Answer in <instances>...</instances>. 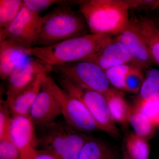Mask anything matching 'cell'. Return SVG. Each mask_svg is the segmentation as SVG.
<instances>
[{
  "label": "cell",
  "instance_id": "cell-1",
  "mask_svg": "<svg viewBox=\"0 0 159 159\" xmlns=\"http://www.w3.org/2000/svg\"><path fill=\"white\" fill-rule=\"evenodd\" d=\"M112 39L104 34L90 33L51 46L32 47L29 51L31 56L54 67L86 60Z\"/></svg>",
  "mask_w": 159,
  "mask_h": 159
},
{
  "label": "cell",
  "instance_id": "cell-2",
  "mask_svg": "<svg viewBox=\"0 0 159 159\" xmlns=\"http://www.w3.org/2000/svg\"><path fill=\"white\" fill-rule=\"evenodd\" d=\"M75 3L92 34L118 35L130 20L125 0H82Z\"/></svg>",
  "mask_w": 159,
  "mask_h": 159
},
{
  "label": "cell",
  "instance_id": "cell-3",
  "mask_svg": "<svg viewBox=\"0 0 159 159\" xmlns=\"http://www.w3.org/2000/svg\"><path fill=\"white\" fill-rule=\"evenodd\" d=\"M87 25L82 14L74 11L67 2L42 17L35 45L46 47L66 40L84 35Z\"/></svg>",
  "mask_w": 159,
  "mask_h": 159
},
{
  "label": "cell",
  "instance_id": "cell-4",
  "mask_svg": "<svg viewBox=\"0 0 159 159\" xmlns=\"http://www.w3.org/2000/svg\"><path fill=\"white\" fill-rule=\"evenodd\" d=\"M43 130L38 137V147L54 153L61 159H77L89 138L65 121L54 122Z\"/></svg>",
  "mask_w": 159,
  "mask_h": 159
},
{
  "label": "cell",
  "instance_id": "cell-5",
  "mask_svg": "<svg viewBox=\"0 0 159 159\" xmlns=\"http://www.w3.org/2000/svg\"><path fill=\"white\" fill-rule=\"evenodd\" d=\"M52 71L83 89L104 94L110 88L105 71L90 61L67 63L54 67Z\"/></svg>",
  "mask_w": 159,
  "mask_h": 159
},
{
  "label": "cell",
  "instance_id": "cell-6",
  "mask_svg": "<svg viewBox=\"0 0 159 159\" xmlns=\"http://www.w3.org/2000/svg\"><path fill=\"white\" fill-rule=\"evenodd\" d=\"M47 81L67 123L83 133L100 130L88 109L80 99L59 87L48 76Z\"/></svg>",
  "mask_w": 159,
  "mask_h": 159
},
{
  "label": "cell",
  "instance_id": "cell-7",
  "mask_svg": "<svg viewBox=\"0 0 159 159\" xmlns=\"http://www.w3.org/2000/svg\"><path fill=\"white\" fill-rule=\"evenodd\" d=\"M60 84L65 90L79 98L84 103L100 130L111 136L119 137V130L111 115L104 94L83 89L62 77L60 79Z\"/></svg>",
  "mask_w": 159,
  "mask_h": 159
},
{
  "label": "cell",
  "instance_id": "cell-8",
  "mask_svg": "<svg viewBox=\"0 0 159 159\" xmlns=\"http://www.w3.org/2000/svg\"><path fill=\"white\" fill-rule=\"evenodd\" d=\"M42 21L39 13L29 10L24 4L15 19L0 36V42L11 39L25 48L31 49L37 40Z\"/></svg>",
  "mask_w": 159,
  "mask_h": 159
},
{
  "label": "cell",
  "instance_id": "cell-9",
  "mask_svg": "<svg viewBox=\"0 0 159 159\" xmlns=\"http://www.w3.org/2000/svg\"><path fill=\"white\" fill-rule=\"evenodd\" d=\"M115 39L121 43L130 54L132 65L142 70L155 62L137 24V18L130 17L126 28Z\"/></svg>",
  "mask_w": 159,
  "mask_h": 159
},
{
  "label": "cell",
  "instance_id": "cell-10",
  "mask_svg": "<svg viewBox=\"0 0 159 159\" xmlns=\"http://www.w3.org/2000/svg\"><path fill=\"white\" fill-rule=\"evenodd\" d=\"M53 70V67L37 59H29L21 65L9 76L6 92V102L14 99L32 83L42 73Z\"/></svg>",
  "mask_w": 159,
  "mask_h": 159
},
{
  "label": "cell",
  "instance_id": "cell-11",
  "mask_svg": "<svg viewBox=\"0 0 159 159\" xmlns=\"http://www.w3.org/2000/svg\"><path fill=\"white\" fill-rule=\"evenodd\" d=\"M35 127L29 116H12L8 136L20 152L23 159H30L38 148Z\"/></svg>",
  "mask_w": 159,
  "mask_h": 159
},
{
  "label": "cell",
  "instance_id": "cell-12",
  "mask_svg": "<svg viewBox=\"0 0 159 159\" xmlns=\"http://www.w3.org/2000/svg\"><path fill=\"white\" fill-rule=\"evenodd\" d=\"M47 77L29 114L35 126L42 130L56 122L61 114L59 104L48 84Z\"/></svg>",
  "mask_w": 159,
  "mask_h": 159
},
{
  "label": "cell",
  "instance_id": "cell-13",
  "mask_svg": "<svg viewBox=\"0 0 159 159\" xmlns=\"http://www.w3.org/2000/svg\"><path fill=\"white\" fill-rule=\"evenodd\" d=\"M30 49L25 48L11 39L0 42V77L8 79L11 73L31 56Z\"/></svg>",
  "mask_w": 159,
  "mask_h": 159
},
{
  "label": "cell",
  "instance_id": "cell-14",
  "mask_svg": "<svg viewBox=\"0 0 159 159\" xmlns=\"http://www.w3.org/2000/svg\"><path fill=\"white\" fill-rule=\"evenodd\" d=\"M84 61L94 63L104 70L132 62L130 54L121 43L113 39L98 52Z\"/></svg>",
  "mask_w": 159,
  "mask_h": 159
},
{
  "label": "cell",
  "instance_id": "cell-15",
  "mask_svg": "<svg viewBox=\"0 0 159 159\" xmlns=\"http://www.w3.org/2000/svg\"><path fill=\"white\" fill-rule=\"evenodd\" d=\"M48 74L42 73L35 80L14 99L6 102L12 116H29L31 107L37 98ZM6 101V100H5Z\"/></svg>",
  "mask_w": 159,
  "mask_h": 159
},
{
  "label": "cell",
  "instance_id": "cell-16",
  "mask_svg": "<svg viewBox=\"0 0 159 159\" xmlns=\"http://www.w3.org/2000/svg\"><path fill=\"white\" fill-rule=\"evenodd\" d=\"M104 95L115 122L126 125L129 123L132 107L126 101L122 92L116 89L110 88Z\"/></svg>",
  "mask_w": 159,
  "mask_h": 159
},
{
  "label": "cell",
  "instance_id": "cell-17",
  "mask_svg": "<svg viewBox=\"0 0 159 159\" xmlns=\"http://www.w3.org/2000/svg\"><path fill=\"white\" fill-rule=\"evenodd\" d=\"M137 24L148 46L154 61L159 65V31L151 18L141 16Z\"/></svg>",
  "mask_w": 159,
  "mask_h": 159
},
{
  "label": "cell",
  "instance_id": "cell-18",
  "mask_svg": "<svg viewBox=\"0 0 159 159\" xmlns=\"http://www.w3.org/2000/svg\"><path fill=\"white\" fill-rule=\"evenodd\" d=\"M77 159H114L111 149L99 139L89 137Z\"/></svg>",
  "mask_w": 159,
  "mask_h": 159
},
{
  "label": "cell",
  "instance_id": "cell-19",
  "mask_svg": "<svg viewBox=\"0 0 159 159\" xmlns=\"http://www.w3.org/2000/svg\"><path fill=\"white\" fill-rule=\"evenodd\" d=\"M23 6L21 0L0 1V36L15 19Z\"/></svg>",
  "mask_w": 159,
  "mask_h": 159
},
{
  "label": "cell",
  "instance_id": "cell-20",
  "mask_svg": "<svg viewBox=\"0 0 159 159\" xmlns=\"http://www.w3.org/2000/svg\"><path fill=\"white\" fill-rule=\"evenodd\" d=\"M129 123L139 136L148 140L154 134L156 127L142 113L132 107Z\"/></svg>",
  "mask_w": 159,
  "mask_h": 159
},
{
  "label": "cell",
  "instance_id": "cell-21",
  "mask_svg": "<svg viewBox=\"0 0 159 159\" xmlns=\"http://www.w3.org/2000/svg\"><path fill=\"white\" fill-rule=\"evenodd\" d=\"M126 153L132 159H149L150 147L148 140L135 133L129 134L125 143Z\"/></svg>",
  "mask_w": 159,
  "mask_h": 159
},
{
  "label": "cell",
  "instance_id": "cell-22",
  "mask_svg": "<svg viewBox=\"0 0 159 159\" xmlns=\"http://www.w3.org/2000/svg\"><path fill=\"white\" fill-rule=\"evenodd\" d=\"M153 98H159V70L157 69L147 71L138 98L146 100Z\"/></svg>",
  "mask_w": 159,
  "mask_h": 159
},
{
  "label": "cell",
  "instance_id": "cell-23",
  "mask_svg": "<svg viewBox=\"0 0 159 159\" xmlns=\"http://www.w3.org/2000/svg\"><path fill=\"white\" fill-rule=\"evenodd\" d=\"M133 107L147 117L156 127L159 126V98L146 100L138 98Z\"/></svg>",
  "mask_w": 159,
  "mask_h": 159
},
{
  "label": "cell",
  "instance_id": "cell-24",
  "mask_svg": "<svg viewBox=\"0 0 159 159\" xmlns=\"http://www.w3.org/2000/svg\"><path fill=\"white\" fill-rule=\"evenodd\" d=\"M133 65H121L105 70V73L110 84L117 89L125 90V79Z\"/></svg>",
  "mask_w": 159,
  "mask_h": 159
},
{
  "label": "cell",
  "instance_id": "cell-25",
  "mask_svg": "<svg viewBox=\"0 0 159 159\" xmlns=\"http://www.w3.org/2000/svg\"><path fill=\"white\" fill-rule=\"evenodd\" d=\"M142 70L133 65L125 79V91L133 93H139L144 81Z\"/></svg>",
  "mask_w": 159,
  "mask_h": 159
},
{
  "label": "cell",
  "instance_id": "cell-26",
  "mask_svg": "<svg viewBox=\"0 0 159 159\" xmlns=\"http://www.w3.org/2000/svg\"><path fill=\"white\" fill-rule=\"evenodd\" d=\"M0 159H23L20 152L9 136L0 140Z\"/></svg>",
  "mask_w": 159,
  "mask_h": 159
},
{
  "label": "cell",
  "instance_id": "cell-27",
  "mask_svg": "<svg viewBox=\"0 0 159 159\" xmlns=\"http://www.w3.org/2000/svg\"><path fill=\"white\" fill-rule=\"evenodd\" d=\"M11 117L12 115L6 101L1 100L0 105V140L8 136Z\"/></svg>",
  "mask_w": 159,
  "mask_h": 159
},
{
  "label": "cell",
  "instance_id": "cell-28",
  "mask_svg": "<svg viewBox=\"0 0 159 159\" xmlns=\"http://www.w3.org/2000/svg\"><path fill=\"white\" fill-rule=\"evenodd\" d=\"M67 2L69 1L63 0H24L23 3L26 8L29 10L39 14L40 11L48 9L49 7L53 5H61L69 2Z\"/></svg>",
  "mask_w": 159,
  "mask_h": 159
},
{
  "label": "cell",
  "instance_id": "cell-29",
  "mask_svg": "<svg viewBox=\"0 0 159 159\" xmlns=\"http://www.w3.org/2000/svg\"><path fill=\"white\" fill-rule=\"evenodd\" d=\"M129 10L151 11L159 8V0H125Z\"/></svg>",
  "mask_w": 159,
  "mask_h": 159
},
{
  "label": "cell",
  "instance_id": "cell-30",
  "mask_svg": "<svg viewBox=\"0 0 159 159\" xmlns=\"http://www.w3.org/2000/svg\"><path fill=\"white\" fill-rule=\"evenodd\" d=\"M30 159H61L56 155L48 151L37 149L31 155Z\"/></svg>",
  "mask_w": 159,
  "mask_h": 159
},
{
  "label": "cell",
  "instance_id": "cell-31",
  "mask_svg": "<svg viewBox=\"0 0 159 159\" xmlns=\"http://www.w3.org/2000/svg\"><path fill=\"white\" fill-rule=\"evenodd\" d=\"M153 21L154 23L159 31V15L155 16L153 18H151Z\"/></svg>",
  "mask_w": 159,
  "mask_h": 159
},
{
  "label": "cell",
  "instance_id": "cell-32",
  "mask_svg": "<svg viewBox=\"0 0 159 159\" xmlns=\"http://www.w3.org/2000/svg\"><path fill=\"white\" fill-rule=\"evenodd\" d=\"M123 159H132L127 154V153H126V154H125V155H124V157H123Z\"/></svg>",
  "mask_w": 159,
  "mask_h": 159
},
{
  "label": "cell",
  "instance_id": "cell-33",
  "mask_svg": "<svg viewBox=\"0 0 159 159\" xmlns=\"http://www.w3.org/2000/svg\"><path fill=\"white\" fill-rule=\"evenodd\" d=\"M157 11L158 12H159V8L158 9H157Z\"/></svg>",
  "mask_w": 159,
  "mask_h": 159
}]
</instances>
